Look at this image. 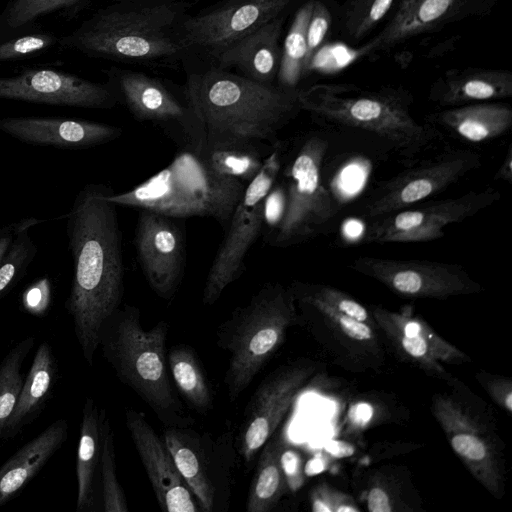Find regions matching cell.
Here are the masks:
<instances>
[{
  "label": "cell",
  "instance_id": "cell-42",
  "mask_svg": "<svg viewBox=\"0 0 512 512\" xmlns=\"http://www.w3.org/2000/svg\"><path fill=\"white\" fill-rule=\"evenodd\" d=\"M331 25V14L328 8L319 1H314L311 17L307 27V52L305 72L312 68L315 55L324 41Z\"/></svg>",
  "mask_w": 512,
  "mask_h": 512
},
{
  "label": "cell",
  "instance_id": "cell-17",
  "mask_svg": "<svg viewBox=\"0 0 512 512\" xmlns=\"http://www.w3.org/2000/svg\"><path fill=\"white\" fill-rule=\"evenodd\" d=\"M0 99L86 109H111L118 103L109 82H93L48 68L0 77Z\"/></svg>",
  "mask_w": 512,
  "mask_h": 512
},
{
  "label": "cell",
  "instance_id": "cell-5",
  "mask_svg": "<svg viewBox=\"0 0 512 512\" xmlns=\"http://www.w3.org/2000/svg\"><path fill=\"white\" fill-rule=\"evenodd\" d=\"M301 109L336 126L358 129L386 142L401 157L413 160L440 139L437 130L413 116L399 91H366L352 85L317 84L299 90Z\"/></svg>",
  "mask_w": 512,
  "mask_h": 512
},
{
  "label": "cell",
  "instance_id": "cell-49",
  "mask_svg": "<svg viewBox=\"0 0 512 512\" xmlns=\"http://www.w3.org/2000/svg\"><path fill=\"white\" fill-rule=\"evenodd\" d=\"M326 452L335 458H347L355 453V447L343 440H331L325 445Z\"/></svg>",
  "mask_w": 512,
  "mask_h": 512
},
{
  "label": "cell",
  "instance_id": "cell-16",
  "mask_svg": "<svg viewBox=\"0 0 512 512\" xmlns=\"http://www.w3.org/2000/svg\"><path fill=\"white\" fill-rule=\"evenodd\" d=\"M179 219L140 209L135 247L143 274L156 295L170 301L185 268V238Z\"/></svg>",
  "mask_w": 512,
  "mask_h": 512
},
{
  "label": "cell",
  "instance_id": "cell-2",
  "mask_svg": "<svg viewBox=\"0 0 512 512\" xmlns=\"http://www.w3.org/2000/svg\"><path fill=\"white\" fill-rule=\"evenodd\" d=\"M185 91L204 124L206 138L276 145L279 132L302 110L296 88L260 83L217 68L190 74Z\"/></svg>",
  "mask_w": 512,
  "mask_h": 512
},
{
  "label": "cell",
  "instance_id": "cell-37",
  "mask_svg": "<svg viewBox=\"0 0 512 512\" xmlns=\"http://www.w3.org/2000/svg\"><path fill=\"white\" fill-rule=\"evenodd\" d=\"M295 299L312 306L322 314L339 332L351 340L369 342L374 339V333L369 324L355 320L330 306L304 284L297 283L290 287Z\"/></svg>",
  "mask_w": 512,
  "mask_h": 512
},
{
  "label": "cell",
  "instance_id": "cell-47",
  "mask_svg": "<svg viewBox=\"0 0 512 512\" xmlns=\"http://www.w3.org/2000/svg\"><path fill=\"white\" fill-rule=\"evenodd\" d=\"M27 218L19 221H13L9 224L0 227V262L8 250L14 236L26 223Z\"/></svg>",
  "mask_w": 512,
  "mask_h": 512
},
{
  "label": "cell",
  "instance_id": "cell-6",
  "mask_svg": "<svg viewBox=\"0 0 512 512\" xmlns=\"http://www.w3.org/2000/svg\"><path fill=\"white\" fill-rule=\"evenodd\" d=\"M246 186L220 175L201 152L177 149L161 171L131 190L108 199L116 206L158 212L173 218L210 217L225 230Z\"/></svg>",
  "mask_w": 512,
  "mask_h": 512
},
{
  "label": "cell",
  "instance_id": "cell-29",
  "mask_svg": "<svg viewBox=\"0 0 512 512\" xmlns=\"http://www.w3.org/2000/svg\"><path fill=\"white\" fill-rule=\"evenodd\" d=\"M102 409L92 397L86 398L76 459V512H90L97 505L100 491Z\"/></svg>",
  "mask_w": 512,
  "mask_h": 512
},
{
  "label": "cell",
  "instance_id": "cell-52",
  "mask_svg": "<svg viewBox=\"0 0 512 512\" xmlns=\"http://www.w3.org/2000/svg\"><path fill=\"white\" fill-rule=\"evenodd\" d=\"M325 468V463L320 458H314L307 465V473L308 474H317L323 471Z\"/></svg>",
  "mask_w": 512,
  "mask_h": 512
},
{
  "label": "cell",
  "instance_id": "cell-44",
  "mask_svg": "<svg viewBox=\"0 0 512 512\" xmlns=\"http://www.w3.org/2000/svg\"><path fill=\"white\" fill-rule=\"evenodd\" d=\"M50 303V282L42 278L30 285L22 296L24 309L34 315H42Z\"/></svg>",
  "mask_w": 512,
  "mask_h": 512
},
{
  "label": "cell",
  "instance_id": "cell-10",
  "mask_svg": "<svg viewBox=\"0 0 512 512\" xmlns=\"http://www.w3.org/2000/svg\"><path fill=\"white\" fill-rule=\"evenodd\" d=\"M283 147L276 144L235 207L205 281L204 305H213L244 272L247 252L262 232L264 201L279 175Z\"/></svg>",
  "mask_w": 512,
  "mask_h": 512
},
{
  "label": "cell",
  "instance_id": "cell-32",
  "mask_svg": "<svg viewBox=\"0 0 512 512\" xmlns=\"http://www.w3.org/2000/svg\"><path fill=\"white\" fill-rule=\"evenodd\" d=\"M167 364L173 381L188 405L199 414L214 407V395L195 350L186 344H177L167 353Z\"/></svg>",
  "mask_w": 512,
  "mask_h": 512
},
{
  "label": "cell",
  "instance_id": "cell-36",
  "mask_svg": "<svg viewBox=\"0 0 512 512\" xmlns=\"http://www.w3.org/2000/svg\"><path fill=\"white\" fill-rule=\"evenodd\" d=\"M38 223L35 217L27 218L0 262V300L23 278L37 254L29 231Z\"/></svg>",
  "mask_w": 512,
  "mask_h": 512
},
{
  "label": "cell",
  "instance_id": "cell-8",
  "mask_svg": "<svg viewBox=\"0 0 512 512\" xmlns=\"http://www.w3.org/2000/svg\"><path fill=\"white\" fill-rule=\"evenodd\" d=\"M328 142L319 135L301 139L281 161L279 179L285 187V206L276 228L263 237L275 247H288L319 233L338 213L339 203L323 181Z\"/></svg>",
  "mask_w": 512,
  "mask_h": 512
},
{
  "label": "cell",
  "instance_id": "cell-41",
  "mask_svg": "<svg viewBox=\"0 0 512 512\" xmlns=\"http://www.w3.org/2000/svg\"><path fill=\"white\" fill-rule=\"evenodd\" d=\"M306 287L337 311L360 322L369 325L373 323L368 310L361 303L344 292L330 286L306 285Z\"/></svg>",
  "mask_w": 512,
  "mask_h": 512
},
{
  "label": "cell",
  "instance_id": "cell-48",
  "mask_svg": "<svg viewBox=\"0 0 512 512\" xmlns=\"http://www.w3.org/2000/svg\"><path fill=\"white\" fill-rule=\"evenodd\" d=\"M372 407L366 403H358L351 407L349 419L356 426L366 425L372 417Z\"/></svg>",
  "mask_w": 512,
  "mask_h": 512
},
{
  "label": "cell",
  "instance_id": "cell-21",
  "mask_svg": "<svg viewBox=\"0 0 512 512\" xmlns=\"http://www.w3.org/2000/svg\"><path fill=\"white\" fill-rule=\"evenodd\" d=\"M433 413L453 451L491 493L501 491L502 472L496 448L483 428L455 400L438 396Z\"/></svg>",
  "mask_w": 512,
  "mask_h": 512
},
{
  "label": "cell",
  "instance_id": "cell-13",
  "mask_svg": "<svg viewBox=\"0 0 512 512\" xmlns=\"http://www.w3.org/2000/svg\"><path fill=\"white\" fill-rule=\"evenodd\" d=\"M500 193L487 188L459 197L421 202L367 221L362 240L369 244L421 243L442 238L445 228L494 204Z\"/></svg>",
  "mask_w": 512,
  "mask_h": 512
},
{
  "label": "cell",
  "instance_id": "cell-50",
  "mask_svg": "<svg viewBox=\"0 0 512 512\" xmlns=\"http://www.w3.org/2000/svg\"><path fill=\"white\" fill-rule=\"evenodd\" d=\"M283 456L291 464L289 465L288 463L282 460L287 480L289 481V479L292 477L298 479V481L300 482V462L297 455L294 452L286 449L283 453Z\"/></svg>",
  "mask_w": 512,
  "mask_h": 512
},
{
  "label": "cell",
  "instance_id": "cell-30",
  "mask_svg": "<svg viewBox=\"0 0 512 512\" xmlns=\"http://www.w3.org/2000/svg\"><path fill=\"white\" fill-rule=\"evenodd\" d=\"M275 146L246 139L212 137L205 139L201 154L217 173L247 186Z\"/></svg>",
  "mask_w": 512,
  "mask_h": 512
},
{
  "label": "cell",
  "instance_id": "cell-31",
  "mask_svg": "<svg viewBox=\"0 0 512 512\" xmlns=\"http://www.w3.org/2000/svg\"><path fill=\"white\" fill-rule=\"evenodd\" d=\"M287 443L276 432L261 448L246 501L247 512L272 510L286 492L289 484L282 464Z\"/></svg>",
  "mask_w": 512,
  "mask_h": 512
},
{
  "label": "cell",
  "instance_id": "cell-35",
  "mask_svg": "<svg viewBox=\"0 0 512 512\" xmlns=\"http://www.w3.org/2000/svg\"><path fill=\"white\" fill-rule=\"evenodd\" d=\"M100 491L105 512H128L125 493L116 473L114 432L106 409H102Z\"/></svg>",
  "mask_w": 512,
  "mask_h": 512
},
{
  "label": "cell",
  "instance_id": "cell-23",
  "mask_svg": "<svg viewBox=\"0 0 512 512\" xmlns=\"http://www.w3.org/2000/svg\"><path fill=\"white\" fill-rule=\"evenodd\" d=\"M375 322L392 344L426 369L444 373L440 362L458 363L466 358L459 349L436 334L424 320L406 312L372 307Z\"/></svg>",
  "mask_w": 512,
  "mask_h": 512
},
{
  "label": "cell",
  "instance_id": "cell-3",
  "mask_svg": "<svg viewBox=\"0 0 512 512\" xmlns=\"http://www.w3.org/2000/svg\"><path fill=\"white\" fill-rule=\"evenodd\" d=\"M185 9L179 0H117L59 38V44L111 60L170 58L186 49L182 36Z\"/></svg>",
  "mask_w": 512,
  "mask_h": 512
},
{
  "label": "cell",
  "instance_id": "cell-43",
  "mask_svg": "<svg viewBox=\"0 0 512 512\" xmlns=\"http://www.w3.org/2000/svg\"><path fill=\"white\" fill-rule=\"evenodd\" d=\"M311 509L314 512H359L354 500L327 485H319L311 493Z\"/></svg>",
  "mask_w": 512,
  "mask_h": 512
},
{
  "label": "cell",
  "instance_id": "cell-25",
  "mask_svg": "<svg viewBox=\"0 0 512 512\" xmlns=\"http://www.w3.org/2000/svg\"><path fill=\"white\" fill-rule=\"evenodd\" d=\"M282 23L280 15L226 47L216 55L220 66L236 67L245 77L272 84L280 64Z\"/></svg>",
  "mask_w": 512,
  "mask_h": 512
},
{
  "label": "cell",
  "instance_id": "cell-15",
  "mask_svg": "<svg viewBox=\"0 0 512 512\" xmlns=\"http://www.w3.org/2000/svg\"><path fill=\"white\" fill-rule=\"evenodd\" d=\"M314 367L293 363L277 368L257 386L244 411L235 448L246 465L255 458L307 385Z\"/></svg>",
  "mask_w": 512,
  "mask_h": 512
},
{
  "label": "cell",
  "instance_id": "cell-22",
  "mask_svg": "<svg viewBox=\"0 0 512 512\" xmlns=\"http://www.w3.org/2000/svg\"><path fill=\"white\" fill-rule=\"evenodd\" d=\"M0 131L32 145L87 149L119 138L120 127L74 118L15 116L0 118Z\"/></svg>",
  "mask_w": 512,
  "mask_h": 512
},
{
  "label": "cell",
  "instance_id": "cell-34",
  "mask_svg": "<svg viewBox=\"0 0 512 512\" xmlns=\"http://www.w3.org/2000/svg\"><path fill=\"white\" fill-rule=\"evenodd\" d=\"M35 344V337L28 336L16 343L0 363V441L18 401L25 376L23 364Z\"/></svg>",
  "mask_w": 512,
  "mask_h": 512
},
{
  "label": "cell",
  "instance_id": "cell-18",
  "mask_svg": "<svg viewBox=\"0 0 512 512\" xmlns=\"http://www.w3.org/2000/svg\"><path fill=\"white\" fill-rule=\"evenodd\" d=\"M292 0H224L187 17L182 26L186 48H203L216 57L226 47L277 18Z\"/></svg>",
  "mask_w": 512,
  "mask_h": 512
},
{
  "label": "cell",
  "instance_id": "cell-11",
  "mask_svg": "<svg viewBox=\"0 0 512 512\" xmlns=\"http://www.w3.org/2000/svg\"><path fill=\"white\" fill-rule=\"evenodd\" d=\"M109 83L137 121L156 126L177 149L202 151L206 130L185 89L179 94L157 78L128 70L114 71Z\"/></svg>",
  "mask_w": 512,
  "mask_h": 512
},
{
  "label": "cell",
  "instance_id": "cell-39",
  "mask_svg": "<svg viewBox=\"0 0 512 512\" xmlns=\"http://www.w3.org/2000/svg\"><path fill=\"white\" fill-rule=\"evenodd\" d=\"M395 0H351L344 15L346 34L353 40L367 35L388 13Z\"/></svg>",
  "mask_w": 512,
  "mask_h": 512
},
{
  "label": "cell",
  "instance_id": "cell-38",
  "mask_svg": "<svg viewBox=\"0 0 512 512\" xmlns=\"http://www.w3.org/2000/svg\"><path fill=\"white\" fill-rule=\"evenodd\" d=\"M89 0H12L3 13V24L9 30L28 26L47 14L77 9Z\"/></svg>",
  "mask_w": 512,
  "mask_h": 512
},
{
  "label": "cell",
  "instance_id": "cell-20",
  "mask_svg": "<svg viewBox=\"0 0 512 512\" xmlns=\"http://www.w3.org/2000/svg\"><path fill=\"white\" fill-rule=\"evenodd\" d=\"M497 0H402L383 30L363 53L387 50L468 17L487 14Z\"/></svg>",
  "mask_w": 512,
  "mask_h": 512
},
{
  "label": "cell",
  "instance_id": "cell-24",
  "mask_svg": "<svg viewBox=\"0 0 512 512\" xmlns=\"http://www.w3.org/2000/svg\"><path fill=\"white\" fill-rule=\"evenodd\" d=\"M511 96L512 74L502 69L449 70L434 82L430 90V100L448 108Z\"/></svg>",
  "mask_w": 512,
  "mask_h": 512
},
{
  "label": "cell",
  "instance_id": "cell-9",
  "mask_svg": "<svg viewBox=\"0 0 512 512\" xmlns=\"http://www.w3.org/2000/svg\"><path fill=\"white\" fill-rule=\"evenodd\" d=\"M163 437L200 509L227 510L236 463L233 433L214 438L191 427H166Z\"/></svg>",
  "mask_w": 512,
  "mask_h": 512
},
{
  "label": "cell",
  "instance_id": "cell-33",
  "mask_svg": "<svg viewBox=\"0 0 512 512\" xmlns=\"http://www.w3.org/2000/svg\"><path fill=\"white\" fill-rule=\"evenodd\" d=\"M313 3L309 1L298 9L285 37L277 73L280 86L296 88L305 73L306 35Z\"/></svg>",
  "mask_w": 512,
  "mask_h": 512
},
{
  "label": "cell",
  "instance_id": "cell-40",
  "mask_svg": "<svg viewBox=\"0 0 512 512\" xmlns=\"http://www.w3.org/2000/svg\"><path fill=\"white\" fill-rule=\"evenodd\" d=\"M56 43H59V38L46 31L23 34L0 41V62L34 57Z\"/></svg>",
  "mask_w": 512,
  "mask_h": 512
},
{
  "label": "cell",
  "instance_id": "cell-19",
  "mask_svg": "<svg viewBox=\"0 0 512 512\" xmlns=\"http://www.w3.org/2000/svg\"><path fill=\"white\" fill-rule=\"evenodd\" d=\"M125 422L161 509L168 512L201 510L164 440L157 435L144 414L127 408Z\"/></svg>",
  "mask_w": 512,
  "mask_h": 512
},
{
  "label": "cell",
  "instance_id": "cell-4",
  "mask_svg": "<svg viewBox=\"0 0 512 512\" xmlns=\"http://www.w3.org/2000/svg\"><path fill=\"white\" fill-rule=\"evenodd\" d=\"M169 324L150 330L136 306L121 304L104 322L99 348L121 383L133 390L166 427H191L195 420L173 391L167 372Z\"/></svg>",
  "mask_w": 512,
  "mask_h": 512
},
{
  "label": "cell",
  "instance_id": "cell-12",
  "mask_svg": "<svg viewBox=\"0 0 512 512\" xmlns=\"http://www.w3.org/2000/svg\"><path fill=\"white\" fill-rule=\"evenodd\" d=\"M482 156L471 149H449L423 159L380 182L361 203L366 221L419 204L438 195L481 166Z\"/></svg>",
  "mask_w": 512,
  "mask_h": 512
},
{
  "label": "cell",
  "instance_id": "cell-45",
  "mask_svg": "<svg viewBox=\"0 0 512 512\" xmlns=\"http://www.w3.org/2000/svg\"><path fill=\"white\" fill-rule=\"evenodd\" d=\"M367 506L370 512H391L393 510L388 494L378 486L369 491Z\"/></svg>",
  "mask_w": 512,
  "mask_h": 512
},
{
  "label": "cell",
  "instance_id": "cell-26",
  "mask_svg": "<svg viewBox=\"0 0 512 512\" xmlns=\"http://www.w3.org/2000/svg\"><path fill=\"white\" fill-rule=\"evenodd\" d=\"M67 438V420L57 419L20 447L0 467V507L17 496L62 447Z\"/></svg>",
  "mask_w": 512,
  "mask_h": 512
},
{
  "label": "cell",
  "instance_id": "cell-7",
  "mask_svg": "<svg viewBox=\"0 0 512 512\" xmlns=\"http://www.w3.org/2000/svg\"><path fill=\"white\" fill-rule=\"evenodd\" d=\"M290 288L269 283L237 307L216 331V344L228 353L224 385L236 401L284 342L295 319Z\"/></svg>",
  "mask_w": 512,
  "mask_h": 512
},
{
  "label": "cell",
  "instance_id": "cell-28",
  "mask_svg": "<svg viewBox=\"0 0 512 512\" xmlns=\"http://www.w3.org/2000/svg\"><path fill=\"white\" fill-rule=\"evenodd\" d=\"M433 123L459 138L481 143L495 139L512 125V108L502 102H480L449 107L430 116Z\"/></svg>",
  "mask_w": 512,
  "mask_h": 512
},
{
  "label": "cell",
  "instance_id": "cell-51",
  "mask_svg": "<svg viewBox=\"0 0 512 512\" xmlns=\"http://www.w3.org/2000/svg\"><path fill=\"white\" fill-rule=\"evenodd\" d=\"M495 179L511 183V181H512V149H511V147L508 148V151L504 158V161L502 162L499 169L497 170Z\"/></svg>",
  "mask_w": 512,
  "mask_h": 512
},
{
  "label": "cell",
  "instance_id": "cell-1",
  "mask_svg": "<svg viewBox=\"0 0 512 512\" xmlns=\"http://www.w3.org/2000/svg\"><path fill=\"white\" fill-rule=\"evenodd\" d=\"M111 187L89 183L76 194L65 215L74 275L65 307L89 366L99 348L107 318L122 304L125 269L117 206Z\"/></svg>",
  "mask_w": 512,
  "mask_h": 512
},
{
  "label": "cell",
  "instance_id": "cell-14",
  "mask_svg": "<svg viewBox=\"0 0 512 512\" xmlns=\"http://www.w3.org/2000/svg\"><path fill=\"white\" fill-rule=\"evenodd\" d=\"M350 268L408 298L446 299L482 290L461 265L453 263L360 256Z\"/></svg>",
  "mask_w": 512,
  "mask_h": 512
},
{
  "label": "cell",
  "instance_id": "cell-27",
  "mask_svg": "<svg viewBox=\"0 0 512 512\" xmlns=\"http://www.w3.org/2000/svg\"><path fill=\"white\" fill-rule=\"evenodd\" d=\"M58 378V362L51 345H39L25 377L15 409L9 418L3 440L17 436L43 411Z\"/></svg>",
  "mask_w": 512,
  "mask_h": 512
},
{
  "label": "cell",
  "instance_id": "cell-46",
  "mask_svg": "<svg viewBox=\"0 0 512 512\" xmlns=\"http://www.w3.org/2000/svg\"><path fill=\"white\" fill-rule=\"evenodd\" d=\"M489 393L508 412L512 411V389L511 383L504 380L495 381L489 385Z\"/></svg>",
  "mask_w": 512,
  "mask_h": 512
}]
</instances>
